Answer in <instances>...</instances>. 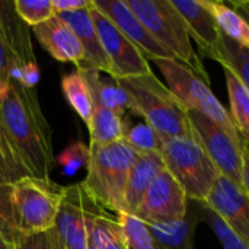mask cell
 Returning <instances> with one entry per match:
<instances>
[{
  "label": "cell",
  "mask_w": 249,
  "mask_h": 249,
  "mask_svg": "<svg viewBox=\"0 0 249 249\" xmlns=\"http://www.w3.org/2000/svg\"><path fill=\"white\" fill-rule=\"evenodd\" d=\"M139 153L127 143L90 144L88 149V175L82 191L93 204L114 213H125L124 194L130 171Z\"/></svg>",
  "instance_id": "cell-2"
},
{
  "label": "cell",
  "mask_w": 249,
  "mask_h": 249,
  "mask_svg": "<svg viewBox=\"0 0 249 249\" xmlns=\"http://www.w3.org/2000/svg\"><path fill=\"white\" fill-rule=\"evenodd\" d=\"M61 191L55 184L35 178H23L13 184V206L20 233L47 232L55 226L61 203Z\"/></svg>",
  "instance_id": "cell-7"
},
{
  "label": "cell",
  "mask_w": 249,
  "mask_h": 249,
  "mask_svg": "<svg viewBox=\"0 0 249 249\" xmlns=\"http://www.w3.org/2000/svg\"><path fill=\"white\" fill-rule=\"evenodd\" d=\"M118 225L123 231L128 249H156V242L149 226L134 214L118 213Z\"/></svg>",
  "instance_id": "cell-29"
},
{
  "label": "cell",
  "mask_w": 249,
  "mask_h": 249,
  "mask_svg": "<svg viewBox=\"0 0 249 249\" xmlns=\"http://www.w3.org/2000/svg\"><path fill=\"white\" fill-rule=\"evenodd\" d=\"M242 188L249 197V146L244 144V171H242Z\"/></svg>",
  "instance_id": "cell-36"
},
{
  "label": "cell",
  "mask_w": 249,
  "mask_h": 249,
  "mask_svg": "<svg viewBox=\"0 0 249 249\" xmlns=\"http://www.w3.org/2000/svg\"><path fill=\"white\" fill-rule=\"evenodd\" d=\"M93 6L99 12H102L142 51L146 60H175V57L165 47H162L147 31V28L127 4V0H93Z\"/></svg>",
  "instance_id": "cell-12"
},
{
  "label": "cell",
  "mask_w": 249,
  "mask_h": 249,
  "mask_svg": "<svg viewBox=\"0 0 249 249\" xmlns=\"http://www.w3.org/2000/svg\"><path fill=\"white\" fill-rule=\"evenodd\" d=\"M58 16L74 31L77 39L82 44V48L85 53V61L82 64H85L88 67H93L96 70H101L102 73L109 74L111 66H109L108 57L102 48V44H101L99 35L96 32V28L93 25L89 9L60 13Z\"/></svg>",
  "instance_id": "cell-16"
},
{
  "label": "cell",
  "mask_w": 249,
  "mask_h": 249,
  "mask_svg": "<svg viewBox=\"0 0 249 249\" xmlns=\"http://www.w3.org/2000/svg\"><path fill=\"white\" fill-rule=\"evenodd\" d=\"M171 3L184 18L190 35L200 50L207 57H212L220 42L222 31L209 9L201 0H171Z\"/></svg>",
  "instance_id": "cell-15"
},
{
  "label": "cell",
  "mask_w": 249,
  "mask_h": 249,
  "mask_svg": "<svg viewBox=\"0 0 249 249\" xmlns=\"http://www.w3.org/2000/svg\"><path fill=\"white\" fill-rule=\"evenodd\" d=\"M0 118L32 178L50 182L54 165L51 130L39 108L35 89L10 77L0 95Z\"/></svg>",
  "instance_id": "cell-1"
},
{
  "label": "cell",
  "mask_w": 249,
  "mask_h": 249,
  "mask_svg": "<svg viewBox=\"0 0 249 249\" xmlns=\"http://www.w3.org/2000/svg\"><path fill=\"white\" fill-rule=\"evenodd\" d=\"M163 74L169 90L179 99V102L193 111H198L223 127L236 142L242 143V137L231 117V112L214 96L209 83L198 77L193 70L174 58L153 60Z\"/></svg>",
  "instance_id": "cell-6"
},
{
  "label": "cell",
  "mask_w": 249,
  "mask_h": 249,
  "mask_svg": "<svg viewBox=\"0 0 249 249\" xmlns=\"http://www.w3.org/2000/svg\"><path fill=\"white\" fill-rule=\"evenodd\" d=\"M88 128L90 134V144H111L123 142L124 139L123 115L99 105H95Z\"/></svg>",
  "instance_id": "cell-21"
},
{
  "label": "cell",
  "mask_w": 249,
  "mask_h": 249,
  "mask_svg": "<svg viewBox=\"0 0 249 249\" xmlns=\"http://www.w3.org/2000/svg\"><path fill=\"white\" fill-rule=\"evenodd\" d=\"M0 249H15V245L10 244L1 233H0Z\"/></svg>",
  "instance_id": "cell-38"
},
{
  "label": "cell",
  "mask_w": 249,
  "mask_h": 249,
  "mask_svg": "<svg viewBox=\"0 0 249 249\" xmlns=\"http://www.w3.org/2000/svg\"><path fill=\"white\" fill-rule=\"evenodd\" d=\"M165 169L163 160L159 153H142L134 162L124 194V209L128 214H136L146 193L156 179V177Z\"/></svg>",
  "instance_id": "cell-18"
},
{
  "label": "cell",
  "mask_w": 249,
  "mask_h": 249,
  "mask_svg": "<svg viewBox=\"0 0 249 249\" xmlns=\"http://www.w3.org/2000/svg\"><path fill=\"white\" fill-rule=\"evenodd\" d=\"M0 28L7 47L19 61L20 67L36 64L29 26L19 18L13 1L0 0Z\"/></svg>",
  "instance_id": "cell-20"
},
{
  "label": "cell",
  "mask_w": 249,
  "mask_h": 249,
  "mask_svg": "<svg viewBox=\"0 0 249 249\" xmlns=\"http://www.w3.org/2000/svg\"><path fill=\"white\" fill-rule=\"evenodd\" d=\"M13 245L15 249H61L54 229L38 233H22Z\"/></svg>",
  "instance_id": "cell-33"
},
{
  "label": "cell",
  "mask_w": 249,
  "mask_h": 249,
  "mask_svg": "<svg viewBox=\"0 0 249 249\" xmlns=\"http://www.w3.org/2000/svg\"><path fill=\"white\" fill-rule=\"evenodd\" d=\"M127 4L175 60L193 70L206 83H210L206 67L193 47L188 26L171 0H127Z\"/></svg>",
  "instance_id": "cell-4"
},
{
  "label": "cell",
  "mask_w": 249,
  "mask_h": 249,
  "mask_svg": "<svg viewBox=\"0 0 249 249\" xmlns=\"http://www.w3.org/2000/svg\"><path fill=\"white\" fill-rule=\"evenodd\" d=\"M92 4L93 0H53V9L55 15L90 9Z\"/></svg>",
  "instance_id": "cell-35"
},
{
  "label": "cell",
  "mask_w": 249,
  "mask_h": 249,
  "mask_svg": "<svg viewBox=\"0 0 249 249\" xmlns=\"http://www.w3.org/2000/svg\"><path fill=\"white\" fill-rule=\"evenodd\" d=\"M0 233L10 242L22 235L18 214L13 206V184L0 181Z\"/></svg>",
  "instance_id": "cell-30"
},
{
  "label": "cell",
  "mask_w": 249,
  "mask_h": 249,
  "mask_svg": "<svg viewBox=\"0 0 249 249\" xmlns=\"http://www.w3.org/2000/svg\"><path fill=\"white\" fill-rule=\"evenodd\" d=\"M188 207V197L177 179L163 169L149 191L134 216L146 225H160L179 220L185 216Z\"/></svg>",
  "instance_id": "cell-10"
},
{
  "label": "cell",
  "mask_w": 249,
  "mask_h": 249,
  "mask_svg": "<svg viewBox=\"0 0 249 249\" xmlns=\"http://www.w3.org/2000/svg\"><path fill=\"white\" fill-rule=\"evenodd\" d=\"M88 249H95V248H93V247H89V248H88Z\"/></svg>",
  "instance_id": "cell-40"
},
{
  "label": "cell",
  "mask_w": 249,
  "mask_h": 249,
  "mask_svg": "<svg viewBox=\"0 0 249 249\" xmlns=\"http://www.w3.org/2000/svg\"><path fill=\"white\" fill-rule=\"evenodd\" d=\"M219 61L223 69L232 70L249 92V48L236 44L222 34L220 42L210 57Z\"/></svg>",
  "instance_id": "cell-25"
},
{
  "label": "cell",
  "mask_w": 249,
  "mask_h": 249,
  "mask_svg": "<svg viewBox=\"0 0 249 249\" xmlns=\"http://www.w3.org/2000/svg\"><path fill=\"white\" fill-rule=\"evenodd\" d=\"M203 4L213 15L219 29L225 36L235 41L239 45L249 48V25L248 22L233 9L228 7L220 1L201 0Z\"/></svg>",
  "instance_id": "cell-23"
},
{
  "label": "cell",
  "mask_w": 249,
  "mask_h": 249,
  "mask_svg": "<svg viewBox=\"0 0 249 249\" xmlns=\"http://www.w3.org/2000/svg\"><path fill=\"white\" fill-rule=\"evenodd\" d=\"M133 102V114L143 117L162 137H190L193 130L187 108L153 71L143 76L118 79Z\"/></svg>",
  "instance_id": "cell-3"
},
{
  "label": "cell",
  "mask_w": 249,
  "mask_h": 249,
  "mask_svg": "<svg viewBox=\"0 0 249 249\" xmlns=\"http://www.w3.org/2000/svg\"><path fill=\"white\" fill-rule=\"evenodd\" d=\"M226 86L231 99V117L242 137L244 144L249 146V92L238 76L225 69Z\"/></svg>",
  "instance_id": "cell-24"
},
{
  "label": "cell",
  "mask_w": 249,
  "mask_h": 249,
  "mask_svg": "<svg viewBox=\"0 0 249 249\" xmlns=\"http://www.w3.org/2000/svg\"><path fill=\"white\" fill-rule=\"evenodd\" d=\"M249 247V197L225 177H219L204 201Z\"/></svg>",
  "instance_id": "cell-13"
},
{
  "label": "cell",
  "mask_w": 249,
  "mask_h": 249,
  "mask_svg": "<svg viewBox=\"0 0 249 249\" xmlns=\"http://www.w3.org/2000/svg\"><path fill=\"white\" fill-rule=\"evenodd\" d=\"M88 241L95 249H128L117 220L89 213Z\"/></svg>",
  "instance_id": "cell-22"
},
{
  "label": "cell",
  "mask_w": 249,
  "mask_h": 249,
  "mask_svg": "<svg viewBox=\"0 0 249 249\" xmlns=\"http://www.w3.org/2000/svg\"><path fill=\"white\" fill-rule=\"evenodd\" d=\"M13 4L19 18L32 28L55 15L53 0H13Z\"/></svg>",
  "instance_id": "cell-31"
},
{
  "label": "cell",
  "mask_w": 249,
  "mask_h": 249,
  "mask_svg": "<svg viewBox=\"0 0 249 249\" xmlns=\"http://www.w3.org/2000/svg\"><path fill=\"white\" fill-rule=\"evenodd\" d=\"M93 25L99 35L102 48L108 57L111 73L115 80L143 76L152 73L150 66L142 51L95 6L89 9Z\"/></svg>",
  "instance_id": "cell-9"
},
{
  "label": "cell",
  "mask_w": 249,
  "mask_h": 249,
  "mask_svg": "<svg viewBox=\"0 0 249 249\" xmlns=\"http://www.w3.org/2000/svg\"><path fill=\"white\" fill-rule=\"evenodd\" d=\"M159 155L188 200L204 203L220 174L196 136L162 137Z\"/></svg>",
  "instance_id": "cell-5"
},
{
  "label": "cell",
  "mask_w": 249,
  "mask_h": 249,
  "mask_svg": "<svg viewBox=\"0 0 249 249\" xmlns=\"http://www.w3.org/2000/svg\"><path fill=\"white\" fill-rule=\"evenodd\" d=\"M156 249H162V248H160V247H158V245H156Z\"/></svg>",
  "instance_id": "cell-39"
},
{
  "label": "cell",
  "mask_w": 249,
  "mask_h": 249,
  "mask_svg": "<svg viewBox=\"0 0 249 249\" xmlns=\"http://www.w3.org/2000/svg\"><path fill=\"white\" fill-rule=\"evenodd\" d=\"M61 89L70 107L77 112V115L89 127L95 105H93V99L90 95V89L86 80L83 79V76L77 70L74 73L66 74L61 79Z\"/></svg>",
  "instance_id": "cell-26"
},
{
  "label": "cell",
  "mask_w": 249,
  "mask_h": 249,
  "mask_svg": "<svg viewBox=\"0 0 249 249\" xmlns=\"http://www.w3.org/2000/svg\"><path fill=\"white\" fill-rule=\"evenodd\" d=\"M85 194L79 185L64 187L55 226L53 228L61 249H88V216Z\"/></svg>",
  "instance_id": "cell-11"
},
{
  "label": "cell",
  "mask_w": 249,
  "mask_h": 249,
  "mask_svg": "<svg viewBox=\"0 0 249 249\" xmlns=\"http://www.w3.org/2000/svg\"><path fill=\"white\" fill-rule=\"evenodd\" d=\"M124 143H127L139 155L142 153H159L162 144V136L146 121L127 124L124 121Z\"/></svg>",
  "instance_id": "cell-28"
},
{
  "label": "cell",
  "mask_w": 249,
  "mask_h": 249,
  "mask_svg": "<svg viewBox=\"0 0 249 249\" xmlns=\"http://www.w3.org/2000/svg\"><path fill=\"white\" fill-rule=\"evenodd\" d=\"M32 29L39 44L57 61L74 63L76 66L85 61V53L80 41L74 31L58 15H54Z\"/></svg>",
  "instance_id": "cell-14"
},
{
  "label": "cell",
  "mask_w": 249,
  "mask_h": 249,
  "mask_svg": "<svg viewBox=\"0 0 249 249\" xmlns=\"http://www.w3.org/2000/svg\"><path fill=\"white\" fill-rule=\"evenodd\" d=\"M201 220V203L188 200L187 213L182 219L147 225L158 247L162 249H194V232Z\"/></svg>",
  "instance_id": "cell-17"
},
{
  "label": "cell",
  "mask_w": 249,
  "mask_h": 249,
  "mask_svg": "<svg viewBox=\"0 0 249 249\" xmlns=\"http://www.w3.org/2000/svg\"><path fill=\"white\" fill-rule=\"evenodd\" d=\"M232 4H233V10H236L249 25V0H239V1L235 0L232 1Z\"/></svg>",
  "instance_id": "cell-37"
},
{
  "label": "cell",
  "mask_w": 249,
  "mask_h": 249,
  "mask_svg": "<svg viewBox=\"0 0 249 249\" xmlns=\"http://www.w3.org/2000/svg\"><path fill=\"white\" fill-rule=\"evenodd\" d=\"M20 67L19 61L7 47V42L3 36L1 28H0V95L1 92L9 86L10 82V73L15 67Z\"/></svg>",
  "instance_id": "cell-34"
},
{
  "label": "cell",
  "mask_w": 249,
  "mask_h": 249,
  "mask_svg": "<svg viewBox=\"0 0 249 249\" xmlns=\"http://www.w3.org/2000/svg\"><path fill=\"white\" fill-rule=\"evenodd\" d=\"M201 220L213 229L225 249H249L248 245L204 203H201Z\"/></svg>",
  "instance_id": "cell-32"
},
{
  "label": "cell",
  "mask_w": 249,
  "mask_h": 249,
  "mask_svg": "<svg viewBox=\"0 0 249 249\" xmlns=\"http://www.w3.org/2000/svg\"><path fill=\"white\" fill-rule=\"evenodd\" d=\"M23 178H32V175L18 155L0 118V181L15 184Z\"/></svg>",
  "instance_id": "cell-27"
},
{
  "label": "cell",
  "mask_w": 249,
  "mask_h": 249,
  "mask_svg": "<svg viewBox=\"0 0 249 249\" xmlns=\"http://www.w3.org/2000/svg\"><path fill=\"white\" fill-rule=\"evenodd\" d=\"M77 71L83 76L90 89L93 105L104 107L123 117L127 111L133 112V102L130 96L125 93V90L118 85L115 79H108L104 76L101 70L88 67L85 64H79Z\"/></svg>",
  "instance_id": "cell-19"
},
{
  "label": "cell",
  "mask_w": 249,
  "mask_h": 249,
  "mask_svg": "<svg viewBox=\"0 0 249 249\" xmlns=\"http://www.w3.org/2000/svg\"><path fill=\"white\" fill-rule=\"evenodd\" d=\"M193 134L200 142L219 174L238 187H242L244 144L236 142L223 127L204 114L187 109Z\"/></svg>",
  "instance_id": "cell-8"
}]
</instances>
